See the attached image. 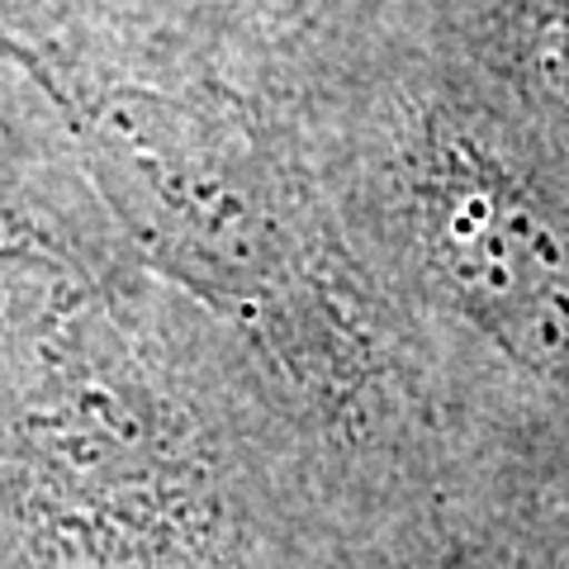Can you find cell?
Masks as SVG:
<instances>
[{
  "label": "cell",
  "mask_w": 569,
  "mask_h": 569,
  "mask_svg": "<svg viewBox=\"0 0 569 569\" xmlns=\"http://www.w3.org/2000/svg\"><path fill=\"white\" fill-rule=\"evenodd\" d=\"M0 52L58 110L119 233L162 280L233 313L318 395L380 376L403 313L318 181L290 77H233L167 0H0Z\"/></svg>",
  "instance_id": "cell-1"
},
{
  "label": "cell",
  "mask_w": 569,
  "mask_h": 569,
  "mask_svg": "<svg viewBox=\"0 0 569 569\" xmlns=\"http://www.w3.org/2000/svg\"><path fill=\"white\" fill-rule=\"evenodd\" d=\"M456 48L299 14L280 39L318 181L408 313H456L569 395V129L437 0Z\"/></svg>",
  "instance_id": "cell-2"
},
{
  "label": "cell",
  "mask_w": 569,
  "mask_h": 569,
  "mask_svg": "<svg viewBox=\"0 0 569 569\" xmlns=\"http://www.w3.org/2000/svg\"><path fill=\"white\" fill-rule=\"evenodd\" d=\"M498 62L569 114V0H451Z\"/></svg>",
  "instance_id": "cell-3"
}]
</instances>
